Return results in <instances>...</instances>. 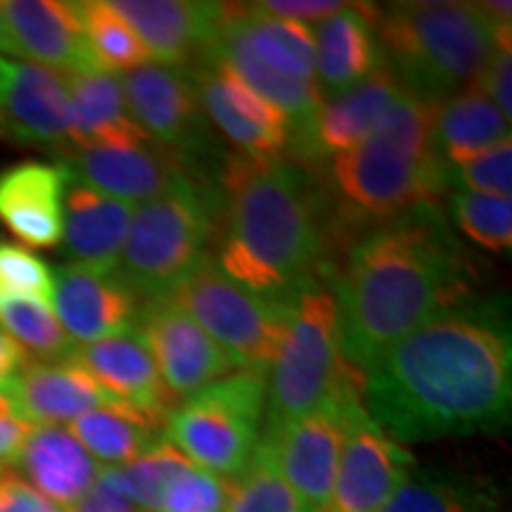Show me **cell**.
Returning <instances> with one entry per match:
<instances>
[{"label": "cell", "instance_id": "1", "mask_svg": "<svg viewBox=\"0 0 512 512\" xmlns=\"http://www.w3.org/2000/svg\"><path fill=\"white\" fill-rule=\"evenodd\" d=\"M361 401L399 444L501 432L512 411V335L498 302L434 316L361 370Z\"/></svg>", "mask_w": 512, "mask_h": 512}, {"label": "cell", "instance_id": "2", "mask_svg": "<svg viewBox=\"0 0 512 512\" xmlns=\"http://www.w3.org/2000/svg\"><path fill=\"white\" fill-rule=\"evenodd\" d=\"M472 273L439 207L380 223L349 249L337 278L339 351L361 373L422 323L465 304Z\"/></svg>", "mask_w": 512, "mask_h": 512}, {"label": "cell", "instance_id": "3", "mask_svg": "<svg viewBox=\"0 0 512 512\" xmlns=\"http://www.w3.org/2000/svg\"><path fill=\"white\" fill-rule=\"evenodd\" d=\"M216 266L235 283L287 299L325 259L323 197L299 164L233 155L219 171Z\"/></svg>", "mask_w": 512, "mask_h": 512}, {"label": "cell", "instance_id": "4", "mask_svg": "<svg viewBox=\"0 0 512 512\" xmlns=\"http://www.w3.org/2000/svg\"><path fill=\"white\" fill-rule=\"evenodd\" d=\"M437 102L403 93L361 143L330 157V185L354 216L389 221L446 195L448 166L434 147Z\"/></svg>", "mask_w": 512, "mask_h": 512}, {"label": "cell", "instance_id": "5", "mask_svg": "<svg viewBox=\"0 0 512 512\" xmlns=\"http://www.w3.org/2000/svg\"><path fill=\"white\" fill-rule=\"evenodd\" d=\"M384 62L408 93L444 102L470 86L494 53L496 22L482 3L420 0L366 5Z\"/></svg>", "mask_w": 512, "mask_h": 512}, {"label": "cell", "instance_id": "6", "mask_svg": "<svg viewBox=\"0 0 512 512\" xmlns=\"http://www.w3.org/2000/svg\"><path fill=\"white\" fill-rule=\"evenodd\" d=\"M221 192L183 171L162 195L133 211L117 273L143 302L169 297L209 259L219 235Z\"/></svg>", "mask_w": 512, "mask_h": 512}, {"label": "cell", "instance_id": "7", "mask_svg": "<svg viewBox=\"0 0 512 512\" xmlns=\"http://www.w3.org/2000/svg\"><path fill=\"white\" fill-rule=\"evenodd\" d=\"M347 370L339 351L335 292L313 280L290 294L287 330L271 366L261 437H271L320 406Z\"/></svg>", "mask_w": 512, "mask_h": 512}, {"label": "cell", "instance_id": "8", "mask_svg": "<svg viewBox=\"0 0 512 512\" xmlns=\"http://www.w3.org/2000/svg\"><path fill=\"white\" fill-rule=\"evenodd\" d=\"M266 396L268 375L233 370L169 415L166 439L192 465L221 479H238L259 446Z\"/></svg>", "mask_w": 512, "mask_h": 512}, {"label": "cell", "instance_id": "9", "mask_svg": "<svg viewBox=\"0 0 512 512\" xmlns=\"http://www.w3.org/2000/svg\"><path fill=\"white\" fill-rule=\"evenodd\" d=\"M166 302L188 313L235 368L268 375L287 330L290 297L249 290L207 259L169 292Z\"/></svg>", "mask_w": 512, "mask_h": 512}, {"label": "cell", "instance_id": "10", "mask_svg": "<svg viewBox=\"0 0 512 512\" xmlns=\"http://www.w3.org/2000/svg\"><path fill=\"white\" fill-rule=\"evenodd\" d=\"M358 380V370L349 368L320 406L271 437H261L256 446L311 512L330 508L347 430V401Z\"/></svg>", "mask_w": 512, "mask_h": 512}, {"label": "cell", "instance_id": "11", "mask_svg": "<svg viewBox=\"0 0 512 512\" xmlns=\"http://www.w3.org/2000/svg\"><path fill=\"white\" fill-rule=\"evenodd\" d=\"M415 458L380 430L361 401V380L347 401V430L328 512H380L411 477Z\"/></svg>", "mask_w": 512, "mask_h": 512}, {"label": "cell", "instance_id": "12", "mask_svg": "<svg viewBox=\"0 0 512 512\" xmlns=\"http://www.w3.org/2000/svg\"><path fill=\"white\" fill-rule=\"evenodd\" d=\"M136 332L169 392L181 403L223 380L235 368L219 344L188 313L166 299L143 306Z\"/></svg>", "mask_w": 512, "mask_h": 512}, {"label": "cell", "instance_id": "13", "mask_svg": "<svg viewBox=\"0 0 512 512\" xmlns=\"http://www.w3.org/2000/svg\"><path fill=\"white\" fill-rule=\"evenodd\" d=\"M128 110L157 145L188 157L200 152L207 124L190 67L143 64L121 76Z\"/></svg>", "mask_w": 512, "mask_h": 512}, {"label": "cell", "instance_id": "14", "mask_svg": "<svg viewBox=\"0 0 512 512\" xmlns=\"http://www.w3.org/2000/svg\"><path fill=\"white\" fill-rule=\"evenodd\" d=\"M53 278V311L74 347L136 328L145 302L117 271L67 264Z\"/></svg>", "mask_w": 512, "mask_h": 512}, {"label": "cell", "instance_id": "15", "mask_svg": "<svg viewBox=\"0 0 512 512\" xmlns=\"http://www.w3.org/2000/svg\"><path fill=\"white\" fill-rule=\"evenodd\" d=\"M131 24L152 60L188 69L207 57L219 27L221 3L197 0H110Z\"/></svg>", "mask_w": 512, "mask_h": 512}, {"label": "cell", "instance_id": "16", "mask_svg": "<svg viewBox=\"0 0 512 512\" xmlns=\"http://www.w3.org/2000/svg\"><path fill=\"white\" fill-rule=\"evenodd\" d=\"M19 57L67 76L98 72L76 3L8 0L0 3ZM105 72V69H102Z\"/></svg>", "mask_w": 512, "mask_h": 512}, {"label": "cell", "instance_id": "17", "mask_svg": "<svg viewBox=\"0 0 512 512\" xmlns=\"http://www.w3.org/2000/svg\"><path fill=\"white\" fill-rule=\"evenodd\" d=\"M62 162L76 181L128 204L150 202L185 171L183 157L157 143L81 147L69 152Z\"/></svg>", "mask_w": 512, "mask_h": 512}, {"label": "cell", "instance_id": "18", "mask_svg": "<svg viewBox=\"0 0 512 512\" xmlns=\"http://www.w3.org/2000/svg\"><path fill=\"white\" fill-rule=\"evenodd\" d=\"M406 88L387 62H382L368 79L332 95L320 107L309 131L294 143L306 159H330L361 143L384 114L399 102Z\"/></svg>", "mask_w": 512, "mask_h": 512}, {"label": "cell", "instance_id": "19", "mask_svg": "<svg viewBox=\"0 0 512 512\" xmlns=\"http://www.w3.org/2000/svg\"><path fill=\"white\" fill-rule=\"evenodd\" d=\"M0 126L24 145L72 150V102L67 79L34 62H12L0 105Z\"/></svg>", "mask_w": 512, "mask_h": 512}, {"label": "cell", "instance_id": "20", "mask_svg": "<svg viewBox=\"0 0 512 512\" xmlns=\"http://www.w3.org/2000/svg\"><path fill=\"white\" fill-rule=\"evenodd\" d=\"M69 169L27 159L0 171V223L31 247L62 242Z\"/></svg>", "mask_w": 512, "mask_h": 512}, {"label": "cell", "instance_id": "21", "mask_svg": "<svg viewBox=\"0 0 512 512\" xmlns=\"http://www.w3.org/2000/svg\"><path fill=\"white\" fill-rule=\"evenodd\" d=\"M19 413L31 425H64L79 415L117 401L72 356L31 361L8 387Z\"/></svg>", "mask_w": 512, "mask_h": 512}, {"label": "cell", "instance_id": "22", "mask_svg": "<svg viewBox=\"0 0 512 512\" xmlns=\"http://www.w3.org/2000/svg\"><path fill=\"white\" fill-rule=\"evenodd\" d=\"M69 356L114 399L157 408L169 415L181 406L164 384L136 328L93 344H81Z\"/></svg>", "mask_w": 512, "mask_h": 512}, {"label": "cell", "instance_id": "23", "mask_svg": "<svg viewBox=\"0 0 512 512\" xmlns=\"http://www.w3.org/2000/svg\"><path fill=\"white\" fill-rule=\"evenodd\" d=\"M136 204L114 200L69 174L62 245L72 264L117 271Z\"/></svg>", "mask_w": 512, "mask_h": 512}, {"label": "cell", "instance_id": "24", "mask_svg": "<svg viewBox=\"0 0 512 512\" xmlns=\"http://www.w3.org/2000/svg\"><path fill=\"white\" fill-rule=\"evenodd\" d=\"M48 503L67 510L91 489L100 465L62 425H36L12 465Z\"/></svg>", "mask_w": 512, "mask_h": 512}, {"label": "cell", "instance_id": "25", "mask_svg": "<svg viewBox=\"0 0 512 512\" xmlns=\"http://www.w3.org/2000/svg\"><path fill=\"white\" fill-rule=\"evenodd\" d=\"M67 88L72 102V150L152 143L128 110L119 74L98 69V72L67 76Z\"/></svg>", "mask_w": 512, "mask_h": 512}, {"label": "cell", "instance_id": "26", "mask_svg": "<svg viewBox=\"0 0 512 512\" xmlns=\"http://www.w3.org/2000/svg\"><path fill=\"white\" fill-rule=\"evenodd\" d=\"M166 422L169 413L117 399L79 415L67 430L95 460L121 467L166 439Z\"/></svg>", "mask_w": 512, "mask_h": 512}, {"label": "cell", "instance_id": "27", "mask_svg": "<svg viewBox=\"0 0 512 512\" xmlns=\"http://www.w3.org/2000/svg\"><path fill=\"white\" fill-rule=\"evenodd\" d=\"M320 91L339 95L368 79L384 62L366 5H344L316 31Z\"/></svg>", "mask_w": 512, "mask_h": 512}, {"label": "cell", "instance_id": "28", "mask_svg": "<svg viewBox=\"0 0 512 512\" xmlns=\"http://www.w3.org/2000/svg\"><path fill=\"white\" fill-rule=\"evenodd\" d=\"M226 19L264 67L290 79L318 83L316 31L309 24L271 15L256 5L223 3Z\"/></svg>", "mask_w": 512, "mask_h": 512}, {"label": "cell", "instance_id": "29", "mask_svg": "<svg viewBox=\"0 0 512 512\" xmlns=\"http://www.w3.org/2000/svg\"><path fill=\"white\" fill-rule=\"evenodd\" d=\"M508 138L510 121L477 81L439 102L434 112V147L448 169L463 166Z\"/></svg>", "mask_w": 512, "mask_h": 512}, {"label": "cell", "instance_id": "30", "mask_svg": "<svg viewBox=\"0 0 512 512\" xmlns=\"http://www.w3.org/2000/svg\"><path fill=\"white\" fill-rule=\"evenodd\" d=\"M88 46L100 69L110 74H126L150 64V53L131 29V24L112 8L110 0H86L76 3Z\"/></svg>", "mask_w": 512, "mask_h": 512}, {"label": "cell", "instance_id": "31", "mask_svg": "<svg viewBox=\"0 0 512 512\" xmlns=\"http://www.w3.org/2000/svg\"><path fill=\"white\" fill-rule=\"evenodd\" d=\"M496 496L482 482L456 477H408L380 512H491Z\"/></svg>", "mask_w": 512, "mask_h": 512}, {"label": "cell", "instance_id": "32", "mask_svg": "<svg viewBox=\"0 0 512 512\" xmlns=\"http://www.w3.org/2000/svg\"><path fill=\"white\" fill-rule=\"evenodd\" d=\"M0 328L38 361L64 358L74 351V342L57 320L53 306L22 297H0Z\"/></svg>", "mask_w": 512, "mask_h": 512}, {"label": "cell", "instance_id": "33", "mask_svg": "<svg viewBox=\"0 0 512 512\" xmlns=\"http://www.w3.org/2000/svg\"><path fill=\"white\" fill-rule=\"evenodd\" d=\"M192 463L169 439H162L131 463L112 467L121 491L136 503L140 512H157L164 491Z\"/></svg>", "mask_w": 512, "mask_h": 512}, {"label": "cell", "instance_id": "34", "mask_svg": "<svg viewBox=\"0 0 512 512\" xmlns=\"http://www.w3.org/2000/svg\"><path fill=\"white\" fill-rule=\"evenodd\" d=\"M223 512H311L287 482L280 477L271 460L256 448L254 460L233 484Z\"/></svg>", "mask_w": 512, "mask_h": 512}, {"label": "cell", "instance_id": "35", "mask_svg": "<svg viewBox=\"0 0 512 512\" xmlns=\"http://www.w3.org/2000/svg\"><path fill=\"white\" fill-rule=\"evenodd\" d=\"M453 223L479 247L508 252L512 247V202L510 197L477 195L456 190L451 197Z\"/></svg>", "mask_w": 512, "mask_h": 512}, {"label": "cell", "instance_id": "36", "mask_svg": "<svg viewBox=\"0 0 512 512\" xmlns=\"http://www.w3.org/2000/svg\"><path fill=\"white\" fill-rule=\"evenodd\" d=\"M53 268L27 247L0 242V297H22L53 306Z\"/></svg>", "mask_w": 512, "mask_h": 512}, {"label": "cell", "instance_id": "37", "mask_svg": "<svg viewBox=\"0 0 512 512\" xmlns=\"http://www.w3.org/2000/svg\"><path fill=\"white\" fill-rule=\"evenodd\" d=\"M202 62L207 64L211 76H214V81L219 83L223 98L228 100V105L233 107L242 119L249 121V124L264 128L268 133H275V136L287 138L292 143V124L290 119L278 110V107H273L271 102H266L259 93H254L252 88H249L247 83L228 67V64L211 60V57H207V60Z\"/></svg>", "mask_w": 512, "mask_h": 512}, {"label": "cell", "instance_id": "38", "mask_svg": "<svg viewBox=\"0 0 512 512\" xmlns=\"http://www.w3.org/2000/svg\"><path fill=\"white\" fill-rule=\"evenodd\" d=\"M448 183L458 190L477 192V195L510 197L512 190V143L510 138L498 143L484 155H479L463 166L448 169Z\"/></svg>", "mask_w": 512, "mask_h": 512}, {"label": "cell", "instance_id": "39", "mask_svg": "<svg viewBox=\"0 0 512 512\" xmlns=\"http://www.w3.org/2000/svg\"><path fill=\"white\" fill-rule=\"evenodd\" d=\"M228 498L226 479L190 465L164 491L157 512H223Z\"/></svg>", "mask_w": 512, "mask_h": 512}, {"label": "cell", "instance_id": "40", "mask_svg": "<svg viewBox=\"0 0 512 512\" xmlns=\"http://www.w3.org/2000/svg\"><path fill=\"white\" fill-rule=\"evenodd\" d=\"M62 512H140L114 479L112 467H100L98 479L74 505Z\"/></svg>", "mask_w": 512, "mask_h": 512}, {"label": "cell", "instance_id": "41", "mask_svg": "<svg viewBox=\"0 0 512 512\" xmlns=\"http://www.w3.org/2000/svg\"><path fill=\"white\" fill-rule=\"evenodd\" d=\"M34 425L19 413L8 389L0 387V472H8Z\"/></svg>", "mask_w": 512, "mask_h": 512}, {"label": "cell", "instance_id": "42", "mask_svg": "<svg viewBox=\"0 0 512 512\" xmlns=\"http://www.w3.org/2000/svg\"><path fill=\"white\" fill-rule=\"evenodd\" d=\"M0 512H62L15 472H0Z\"/></svg>", "mask_w": 512, "mask_h": 512}, {"label": "cell", "instance_id": "43", "mask_svg": "<svg viewBox=\"0 0 512 512\" xmlns=\"http://www.w3.org/2000/svg\"><path fill=\"white\" fill-rule=\"evenodd\" d=\"M347 3H337V0H266L259 3L261 10L271 12V15L292 19V22H313V19H328L344 8Z\"/></svg>", "mask_w": 512, "mask_h": 512}, {"label": "cell", "instance_id": "44", "mask_svg": "<svg viewBox=\"0 0 512 512\" xmlns=\"http://www.w3.org/2000/svg\"><path fill=\"white\" fill-rule=\"evenodd\" d=\"M29 363V354L0 328V387H8L22 368Z\"/></svg>", "mask_w": 512, "mask_h": 512}, {"label": "cell", "instance_id": "45", "mask_svg": "<svg viewBox=\"0 0 512 512\" xmlns=\"http://www.w3.org/2000/svg\"><path fill=\"white\" fill-rule=\"evenodd\" d=\"M0 53H8V55L19 57L17 43H15V38H12V34H10L8 19H5V15H3V8H0Z\"/></svg>", "mask_w": 512, "mask_h": 512}, {"label": "cell", "instance_id": "46", "mask_svg": "<svg viewBox=\"0 0 512 512\" xmlns=\"http://www.w3.org/2000/svg\"><path fill=\"white\" fill-rule=\"evenodd\" d=\"M10 74H12V62L0 57V105H3V93H5V88H8Z\"/></svg>", "mask_w": 512, "mask_h": 512}]
</instances>
